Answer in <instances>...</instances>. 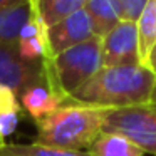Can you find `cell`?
<instances>
[{
	"label": "cell",
	"instance_id": "17",
	"mask_svg": "<svg viewBox=\"0 0 156 156\" xmlns=\"http://www.w3.org/2000/svg\"><path fill=\"white\" fill-rule=\"evenodd\" d=\"M146 67L149 69V71L153 72V74L156 76V44L153 45V49L149 51V54H148V59H146Z\"/></svg>",
	"mask_w": 156,
	"mask_h": 156
},
{
	"label": "cell",
	"instance_id": "6",
	"mask_svg": "<svg viewBox=\"0 0 156 156\" xmlns=\"http://www.w3.org/2000/svg\"><path fill=\"white\" fill-rule=\"evenodd\" d=\"M102 67L141 64L136 22L121 20L101 39Z\"/></svg>",
	"mask_w": 156,
	"mask_h": 156
},
{
	"label": "cell",
	"instance_id": "10",
	"mask_svg": "<svg viewBox=\"0 0 156 156\" xmlns=\"http://www.w3.org/2000/svg\"><path fill=\"white\" fill-rule=\"evenodd\" d=\"M91 19L96 37H104L122 20V12L118 0H89L84 7Z\"/></svg>",
	"mask_w": 156,
	"mask_h": 156
},
{
	"label": "cell",
	"instance_id": "3",
	"mask_svg": "<svg viewBox=\"0 0 156 156\" xmlns=\"http://www.w3.org/2000/svg\"><path fill=\"white\" fill-rule=\"evenodd\" d=\"M52 72L62 94L69 99L72 92L86 84L102 67L101 37H91L51 59Z\"/></svg>",
	"mask_w": 156,
	"mask_h": 156
},
{
	"label": "cell",
	"instance_id": "8",
	"mask_svg": "<svg viewBox=\"0 0 156 156\" xmlns=\"http://www.w3.org/2000/svg\"><path fill=\"white\" fill-rule=\"evenodd\" d=\"M19 101L24 111H27L29 116L35 122H39L41 119L52 114L59 106L64 104L67 98L62 94L57 82L51 79V81H44L27 87L19 96Z\"/></svg>",
	"mask_w": 156,
	"mask_h": 156
},
{
	"label": "cell",
	"instance_id": "5",
	"mask_svg": "<svg viewBox=\"0 0 156 156\" xmlns=\"http://www.w3.org/2000/svg\"><path fill=\"white\" fill-rule=\"evenodd\" d=\"M55 81L51 59L30 62L19 54L17 42L0 44V86L9 87L17 98L30 86L44 81Z\"/></svg>",
	"mask_w": 156,
	"mask_h": 156
},
{
	"label": "cell",
	"instance_id": "2",
	"mask_svg": "<svg viewBox=\"0 0 156 156\" xmlns=\"http://www.w3.org/2000/svg\"><path fill=\"white\" fill-rule=\"evenodd\" d=\"M104 111L106 109L67 99L52 114L35 122V141L61 149L87 151L102 133Z\"/></svg>",
	"mask_w": 156,
	"mask_h": 156
},
{
	"label": "cell",
	"instance_id": "19",
	"mask_svg": "<svg viewBox=\"0 0 156 156\" xmlns=\"http://www.w3.org/2000/svg\"><path fill=\"white\" fill-rule=\"evenodd\" d=\"M151 104H156V82H154V87H153V92H151V99H149Z\"/></svg>",
	"mask_w": 156,
	"mask_h": 156
},
{
	"label": "cell",
	"instance_id": "14",
	"mask_svg": "<svg viewBox=\"0 0 156 156\" xmlns=\"http://www.w3.org/2000/svg\"><path fill=\"white\" fill-rule=\"evenodd\" d=\"M20 101L12 89L0 86V141L14 134L20 118Z\"/></svg>",
	"mask_w": 156,
	"mask_h": 156
},
{
	"label": "cell",
	"instance_id": "15",
	"mask_svg": "<svg viewBox=\"0 0 156 156\" xmlns=\"http://www.w3.org/2000/svg\"><path fill=\"white\" fill-rule=\"evenodd\" d=\"M0 156H89L87 151H71V149H61L54 146H47L42 143H30V144H20V143H2L0 141Z\"/></svg>",
	"mask_w": 156,
	"mask_h": 156
},
{
	"label": "cell",
	"instance_id": "7",
	"mask_svg": "<svg viewBox=\"0 0 156 156\" xmlns=\"http://www.w3.org/2000/svg\"><path fill=\"white\" fill-rule=\"evenodd\" d=\"M91 37H94V29L84 9L47 27V42L52 57L89 41Z\"/></svg>",
	"mask_w": 156,
	"mask_h": 156
},
{
	"label": "cell",
	"instance_id": "4",
	"mask_svg": "<svg viewBox=\"0 0 156 156\" xmlns=\"http://www.w3.org/2000/svg\"><path fill=\"white\" fill-rule=\"evenodd\" d=\"M102 133L124 136L151 156H156V104H136L106 109Z\"/></svg>",
	"mask_w": 156,
	"mask_h": 156
},
{
	"label": "cell",
	"instance_id": "13",
	"mask_svg": "<svg viewBox=\"0 0 156 156\" xmlns=\"http://www.w3.org/2000/svg\"><path fill=\"white\" fill-rule=\"evenodd\" d=\"M138 29V44H139V57L141 64H146L149 51L156 44V0H149L143 9L139 19L136 20Z\"/></svg>",
	"mask_w": 156,
	"mask_h": 156
},
{
	"label": "cell",
	"instance_id": "12",
	"mask_svg": "<svg viewBox=\"0 0 156 156\" xmlns=\"http://www.w3.org/2000/svg\"><path fill=\"white\" fill-rule=\"evenodd\" d=\"M89 0H34L35 9L45 27L61 22L62 19L82 10Z\"/></svg>",
	"mask_w": 156,
	"mask_h": 156
},
{
	"label": "cell",
	"instance_id": "18",
	"mask_svg": "<svg viewBox=\"0 0 156 156\" xmlns=\"http://www.w3.org/2000/svg\"><path fill=\"white\" fill-rule=\"evenodd\" d=\"M20 2H25V0H0V10L2 9H7V7H12V5H17Z\"/></svg>",
	"mask_w": 156,
	"mask_h": 156
},
{
	"label": "cell",
	"instance_id": "16",
	"mask_svg": "<svg viewBox=\"0 0 156 156\" xmlns=\"http://www.w3.org/2000/svg\"><path fill=\"white\" fill-rule=\"evenodd\" d=\"M118 2L122 12V20L136 22L149 0H118Z\"/></svg>",
	"mask_w": 156,
	"mask_h": 156
},
{
	"label": "cell",
	"instance_id": "9",
	"mask_svg": "<svg viewBox=\"0 0 156 156\" xmlns=\"http://www.w3.org/2000/svg\"><path fill=\"white\" fill-rule=\"evenodd\" d=\"M34 15V0H25L17 5L0 10V44L17 42L20 30Z\"/></svg>",
	"mask_w": 156,
	"mask_h": 156
},
{
	"label": "cell",
	"instance_id": "11",
	"mask_svg": "<svg viewBox=\"0 0 156 156\" xmlns=\"http://www.w3.org/2000/svg\"><path fill=\"white\" fill-rule=\"evenodd\" d=\"M89 156H144L146 153L133 141L114 133H101L87 149Z\"/></svg>",
	"mask_w": 156,
	"mask_h": 156
},
{
	"label": "cell",
	"instance_id": "1",
	"mask_svg": "<svg viewBox=\"0 0 156 156\" xmlns=\"http://www.w3.org/2000/svg\"><path fill=\"white\" fill-rule=\"evenodd\" d=\"M156 76L146 66L101 67L82 87L69 96L74 102L101 109H118L146 104L151 99Z\"/></svg>",
	"mask_w": 156,
	"mask_h": 156
}]
</instances>
